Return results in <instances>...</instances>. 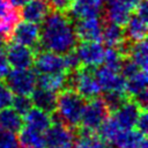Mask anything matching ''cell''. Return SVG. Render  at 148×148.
Returning a JSON list of instances; mask_svg holds the SVG:
<instances>
[{
    "label": "cell",
    "mask_w": 148,
    "mask_h": 148,
    "mask_svg": "<svg viewBox=\"0 0 148 148\" xmlns=\"http://www.w3.org/2000/svg\"><path fill=\"white\" fill-rule=\"evenodd\" d=\"M103 20L117 23L119 25H124L131 13L132 9L128 8L127 6L118 2V1H106V7L103 8Z\"/></svg>",
    "instance_id": "obj_20"
},
{
    "label": "cell",
    "mask_w": 148,
    "mask_h": 148,
    "mask_svg": "<svg viewBox=\"0 0 148 148\" xmlns=\"http://www.w3.org/2000/svg\"><path fill=\"white\" fill-rule=\"evenodd\" d=\"M13 97H14V94L8 88V86L6 84V82H3V81L0 80V109L10 106L12 105Z\"/></svg>",
    "instance_id": "obj_36"
},
{
    "label": "cell",
    "mask_w": 148,
    "mask_h": 148,
    "mask_svg": "<svg viewBox=\"0 0 148 148\" xmlns=\"http://www.w3.org/2000/svg\"><path fill=\"white\" fill-rule=\"evenodd\" d=\"M10 39L15 43L31 47L35 53L43 50L39 44V25L29 21L17 22L10 35Z\"/></svg>",
    "instance_id": "obj_8"
},
{
    "label": "cell",
    "mask_w": 148,
    "mask_h": 148,
    "mask_svg": "<svg viewBox=\"0 0 148 148\" xmlns=\"http://www.w3.org/2000/svg\"><path fill=\"white\" fill-rule=\"evenodd\" d=\"M88 101H89L88 103H84L80 124L81 127L96 132L97 128L101 126V124L110 116V112L108 111L102 98L95 97Z\"/></svg>",
    "instance_id": "obj_5"
},
{
    "label": "cell",
    "mask_w": 148,
    "mask_h": 148,
    "mask_svg": "<svg viewBox=\"0 0 148 148\" xmlns=\"http://www.w3.org/2000/svg\"><path fill=\"white\" fill-rule=\"evenodd\" d=\"M147 57H148V52H147L146 39L133 43L132 49H131V53H130V58L133 59L136 62V65L143 71H147V65H148Z\"/></svg>",
    "instance_id": "obj_28"
},
{
    "label": "cell",
    "mask_w": 148,
    "mask_h": 148,
    "mask_svg": "<svg viewBox=\"0 0 148 148\" xmlns=\"http://www.w3.org/2000/svg\"><path fill=\"white\" fill-rule=\"evenodd\" d=\"M103 1H118V2L127 6L128 8H131L132 12H133V8L135 7V5L139 2V0H103Z\"/></svg>",
    "instance_id": "obj_41"
},
{
    "label": "cell",
    "mask_w": 148,
    "mask_h": 148,
    "mask_svg": "<svg viewBox=\"0 0 148 148\" xmlns=\"http://www.w3.org/2000/svg\"><path fill=\"white\" fill-rule=\"evenodd\" d=\"M130 97L126 95V92L121 91H104L102 101L104 102L108 111L114 112L120 105H123Z\"/></svg>",
    "instance_id": "obj_30"
},
{
    "label": "cell",
    "mask_w": 148,
    "mask_h": 148,
    "mask_svg": "<svg viewBox=\"0 0 148 148\" xmlns=\"http://www.w3.org/2000/svg\"><path fill=\"white\" fill-rule=\"evenodd\" d=\"M147 83V71L140 69L136 74L132 75L128 79H125V92L130 98H132L142 90H146Z\"/></svg>",
    "instance_id": "obj_27"
},
{
    "label": "cell",
    "mask_w": 148,
    "mask_h": 148,
    "mask_svg": "<svg viewBox=\"0 0 148 148\" xmlns=\"http://www.w3.org/2000/svg\"><path fill=\"white\" fill-rule=\"evenodd\" d=\"M21 20V14L17 7H15L10 0H0V32L10 39L14 27Z\"/></svg>",
    "instance_id": "obj_14"
},
{
    "label": "cell",
    "mask_w": 148,
    "mask_h": 148,
    "mask_svg": "<svg viewBox=\"0 0 148 148\" xmlns=\"http://www.w3.org/2000/svg\"><path fill=\"white\" fill-rule=\"evenodd\" d=\"M12 105H13V109L18 114L24 116L32 108V102H31V98L27 95H16L13 97Z\"/></svg>",
    "instance_id": "obj_32"
},
{
    "label": "cell",
    "mask_w": 148,
    "mask_h": 148,
    "mask_svg": "<svg viewBox=\"0 0 148 148\" xmlns=\"http://www.w3.org/2000/svg\"><path fill=\"white\" fill-rule=\"evenodd\" d=\"M49 13L50 7L45 2V0H29L28 2L22 5V9L20 10L21 18L37 24L42 23V21Z\"/></svg>",
    "instance_id": "obj_17"
},
{
    "label": "cell",
    "mask_w": 148,
    "mask_h": 148,
    "mask_svg": "<svg viewBox=\"0 0 148 148\" xmlns=\"http://www.w3.org/2000/svg\"><path fill=\"white\" fill-rule=\"evenodd\" d=\"M5 80L8 88L15 95L30 96L37 87V74L36 71L31 68H14L9 71Z\"/></svg>",
    "instance_id": "obj_4"
},
{
    "label": "cell",
    "mask_w": 148,
    "mask_h": 148,
    "mask_svg": "<svg viewBox=\"0 0 148 148\" xmlns=\"http://www.w3.org/2000/svg\"><path fill=\"white\" fill-rule=\"evenodd\" d=\"M103 12V0H72L67 15L74 21L84 17L99 16Z\"/></svg>",
    "instance_id": "obj_13"
},
{
    "label": "cell",
    "mask_w": 148,
    "mask_h": 148,
    "mask_svg": "<svg viewBox=\"0 0 148 148\" xmlns=\"http://www.w3.org/2000/svg\"><path fill=\"white\" fill-rule=\"evenodd\" d=\"M95 67L82 66L75 72L67 73V88L76 90L84 99H92L101 94V87L94 74Z\"/></svg>",
    "instance_id": "obj_3"
},
{
    "label": "cell",
    "mask_w": 148,
    "mask_h": 148,
    "mask_svg": "<svg viewBox=\"0 0 148 148\" xmlns=\"http://www.w3.org/2000/svg\"><path fill=\"white\" fill-rule=\"evenodd\" d=\"M123 59H124V57L119 53V51L116 47H109L104 52L103 62H104V66L109 67L110 69L119 72L121 62H123Z\"/></svg>",
    "instance_id": "obj_31"
},
{
    "label": "cell",
    "mask_w": 148,
    "mask_h": 148,
    "mask_svg": "<svg viewBox=\"0 0 148 148\" xmlns=\"http://www.w3.org/2000/svg\"><path fill=\"white\" fill-rule=\"evenodd\" d=\"M23 127V118L13 108L0 109V131L18 133Z\"/></svg>",
    "instance_id": "obj_23"
},
{
    "label": "cell",
    "mask_w": 148,
    "mask_h": 148,
    "mask_svg": "<svg viewBox=\"0 0 148 148\" xmlns=\"http://www.w3.org/2000/svg\"><path fill=\"white\" fill-rule=\"evenodd\" d=\"M82 66L97 67L103 64L104 59V46L97 40L81 42L75 49Z\"/></svg>",
    "instance_id": "obj_10"
},
{
    "label": "cell",
    "mask_w": 148,
    "mask_h": 148,
    "mask_svg": "<svg viewBox=\"0 0 148 148\" xmlns=\"http://www.w3.org/2000/svg\"><path fill=\"white\" fill-rule=\"evenodd\" d=\"M29 0H10V2L15 6V7H20L22 5H24L25 2H28Z\"/></svg>",
    "instance_id": "obj_42"
},
{
    "label": "cell",
    "mask_w": 148,
    "mask_h": 148,
    "mask_svg": "<svg viewBox=\"0 0 148 148\" xmlns=\"http://www.w3.org/2000/svg\"><path fill=\"white\" fill-rule=\"evenodd\" d=\"M45 148H73L75 142L74 131L62 124L52 123L44 132Z\"/></svg>",
    "instance_id": "obj_7"
},
{
    "label": "cell",
    "mask_w": 148,
    "mask_h": 148,
    "mask_svg": "<svg viewBox=\"0 0 148 148\" xmlns=\"http://www.w3.org/2000/svg\"><path fill=\"white\" fill-rule=\"evenodd\" d=\"M35 71L43 74L68 73L64 54L49 50H40L35 54Z\"/></svg>",
    "instance_id": "obj_6"
},
{
    "label": "cell",
    "mask_w": 148,
    "mask_h": 148,
    "mask_svg": "<svg viewBox=\"0 0 148 148\" xmlns=\"http://www.w3.org/2000/svg\"><path fill=\"white\" fill-rule=\"evenodd\" d=\"M35 51L18 43H10L6 49V57L14 68H31L35 61Z\"/></svg>",
    "instance_id": "obj_12"
},
{
    "label": "cell",
    "mask_w": 148,
    "mask_h": 148,
    "mask_svg": "<svg viewBox=\"0 0 148 148\" xmlns=\"http://www.w3.org/2000/svg\"><path fill=\"white\" fill-rule=\"evenodd\" d=\"M37 86L58 92L67 88V73H59V74L40 73L37 76Z\"/></svg>",
    "instance_id": "obj_26"
},
{
    "label": "cell",
    "mask_w": 148,
    "mask_h": 148,
    "mask_svg": "<svg viewBox=\"0 0 148 148\" xmlns=\"http://www.w3.org/2000/svg\"><path fill=\"white\" fill-rule=\"evenodd\" d=\"M84 101L86 99L76 90L65 88L60 90L59 95H57L54 112L62 124L69 126L71 128H75L80 125L82 110L86 103Z\"/></svg>",
    "instance_id": "obj_2"
},
{
    "label": "cell",
    "mask_w": 148,
    "mask_h": 148,
    "mask_svg": "<svg viewBox=\"0 0 148 148\" xmlns=\"http://www.w3.org/2000/svg\"><path fill=\"white\" fill-rule=\"evenodd\" d=\"M95 77L103 91H121L125 92V77L119 72L110 69L106 66H97L94 68Z\"/></svg>",
    "instance_id": "obj_11"
},
{
    "label": "cell",
    "mask_w": 148,
    "mask_h": 148,
    "mask_svg": "<svg viewBox=\"0 0 148 148\" xmlns=\"http://www.w3.org/2000/svg\"><path fill=\"white\" fill-rule=\"evenodd\" d=\"M7 42H8V40L6 39V37L0 32V46H2V45H3L5 43H7Z\"/></svg>",
    "instance_id": "obj_43"
},
{
    "label": "cell",
    "mask_w": 148,
    "mask_h": 148,
    "mask_svg": "<svg viewBox=\"0 0 148 148\" xmlns=\"http://www.w3.org/2000/svg\"><path fill=\"white\" fill-rule=\"evenodd\" d=\"M136 130H139L140 132H142L143 134H147V130H148V116H147V110H142L138 117L136 124H135Z\"/></svg>",
    "instance_id": "obj_39"
},
{
    "label": "cell",
    "mask_w": 148,
    "mask_h": 148,
    "mask_svg": "<svg viewBox=\"0 0 148 148\" xmlns=\"http://www.w3.org/2000/svg\"><path fill=\"white\" fill-rule=\"evenodd\" d=\"M76 148H113V146L102 139L96 132L86 130L83 127L77 131Z\"/></svg>",
    "instance_id": "obj_22"
},
{
    "label": "cell",
    "mask_w": 148,
    "mask_h": 148,
    "mask_svg": "<svg viewBox=\"0 0 148 148\" xmlns=\"http://www.w3.org/2000/svg\"><path fill=\"white\" fill-rule=\"evenodd\" d=\"M39 44L43 50L65 54L77 44L74 21L64 12L52 10L39 27Z\"/></svg>",
    "instance_id": "obj_1"
},
{
    "label": "cell",
    "mask_w": 148,
    "mask_h": 148,
    "mask_svg": "<svg viewBox=\"0 0 148 148\" xmlns=\"http://www.w3.org/2000/svg\"><path fill=\"white\" fill-rule=\"evenodd\" d=\"M103 18L99 16L94 17H84L75 21L74 30L80 42L87 40H97L101 42L102 38V29H103Z\"/></svg>",
    "instance_id": "obj_9"
},
{
    "label": "cell",
    "mask_w": 148,
    "mask_h": 148,
    "mask_svg": "<svg viewBox=\"0 0 148 148\" xmlns=\"http://www.w3.org/2000/svg\"><path fill=\"white\" fill-rule=\"evenodd\" d=\"M0 148H20L15 133L0 131Z\"/></svg>",
    "instance_id": "obj_34"
},
{
    "label": "cell",
    "mask_w": 148,
    "mask_h": 148,
    "mask_svg": "<svg viewBox=\"0 0 148 148\" xmlns=\"http://www.w3.org/2000/svg\"><path fill=\"white\" fill-rule=\"evenodd\" d=\"M111 145L116 148H148L146 134L136 128H121L111 141Z\"/></svg>",
    "instance_id": "obj_16"
},
{
    "label": "cell",
    "mask_w": 148,
    "mask_h": 148,
    "mask_svg": "<svg viewBox=\"0 0 148 148\" xmlns=\"http://www.w3.org/2000/svg\"><path fill=\"white\" fill-rule=\"evenodd\" d=\"M64 57H65V61H66V66H67L68 72H75L82 67V64H81L80 58L75 51V47L73 50L68 51L67 53H65Z\"/></svg>",
    "instance_id": "obj_35"
},
{
    "label": "cell",
    "mask_w": 148,
    "mask_h": 148,
    "mask_svg": "<svg viewBox=\"0 0 148 148\" xmlns=\"http://www.w3.org/2000/svg\"><path fill=\"white\" fill-rule=\"evenodd\" d=\"M140 69H141V68L136 65V62H135L133 59H131L130 57H125V58L123 59V62H121V66H120L119 72H120V74H121L125 79H128V77H131L132 75L136 74Z\"/></svg>",
    "instance_id": "obj_33"
},
{
    "label": "cell",
    "mask_w": 148,
    "mask_h": 148,
    "mask_svg": "<svg viewBox=\"0 0 148 148\" xmlns=\"http://www.w3.org/2000/svg\"><path fill=\"white\" fill-rule=\"evenodd\" d=\"M124 38H125V34H124L123 25H119L117 23L109 22V21H104L103 22L101 40H103L104 44L108 47H116V46H118L124 40Z\"/></svg>",
    "instance_id": "obj_24"
},
{
    "label": "cell",
    "mask_w": 148,
    "mask_h": 148,
    "mask_svg": "<svg viewBox=\"0 0 148 148\" xmlns=\"http://www.w3.org/2000/svg\"><path fill=\"white\" fill-rule=\"evenodd\" d=\"M125 38L135 43L142 39H146L147 36V20L142 18L134 12L131 13L127 22L124 24Z\"/></svg>",
    "instance_id": "obj_18"
},
{
    "label": "cell",
    "mask_w": 148,
    "mask_h": 148,
    "mask_svg": "<svg viewBox=\"0 0 148 148\" xmlns=\"http://www.w3.org/2000/svg\"><path fill=\"white\" fill-rule=\"evenodd\" d=\"M72 0H45L50 9L52 10H58V12H64L66 13L71 6Z\"/></svg>",
    "instance_id": "obj_37"
},
{
    "label": "cell",
    "mask_w": 148,
    "mask_h": 148,
    "mask_svg": "<svg viewBox=\"0 0 148 148\" xmlns=\"http://www.w3.org/2000/svg\"><path fill=\"white\" fill-rule=\"evenodd\" d=\"M23 124H25V126L36 130L38 132L44 133L49 126L52 124L51 121V117L50 113L38 109V108H31L24 116H23Z\"/></svg>",
    "instance_id": "obj_21"
},
{
    "label": "cell",
    "mask_w": 148,
    "mask_h": 148,
    "mask_svg": "<svg viewBox=\"0 0 148 148\" xmlns=\"http://www.w3.org/2000/svg\"><path fill=\"white\" fill-rule=\"evenodd\" d=\"M10 71V65L6 57V51L0 46V80H3Z\"/></svg>",
    "instance_id": "obj_38"
},
{
    "label": "cell",
    "mask_w": 148,
    "mask_h": 148,
    "mask_svg": "<svg viewBox=\"0 0 148 148\" xmlns=\"http://www.w3.org/2000/svg\"><path fill=\"white\" fill-rule=\"evenodd\" d=\"M120 130H121V127L117 124V121L114 120V118L109 116V117L101 124V126L97 128L96 133H97L102 139H104L105 141H108V142L111 143V141L114 139V136L118 134V132H119Z\"/></svg>",
    "instance_id": "obj_29"
},
{
    "label": "cell",
    "mask_w": 148,
    "mask_h": 148,
    "mask_svg": "<svg viewBox=\"0 0 148 148\" xmlns=\"http://www.w3.org/2000/svg\"><path fill=\"white\" fill-rule=\"evenodd\" d=\"M142 109L132 98H128L123 105H120L114 112H112V117L121 128L130 130L135 127L138 117Z\"/></svg>",
    "instance_id": "obj_15"
},
{
    "label": "cell",
    "mask_w": 148,
    "mask_h": 148,
    "mask_svg": "<svg viewBox=\"0 0 148 148\" xmlns=\"http://www.w3.org/2000/svg\"><path fill=\"white\" fill-rule=\"evenodd\" d=\"M132 99L142 109V110H147V103H148V92L147 89L142 90L141 92L136 94L134 97H132Z\"/></svg>",
    "instance_id": "obj_40"
},
{
    "label": "cell",
    "mask_w": 148,
    "mask_h": 148,
    "mask_svg": "<svg viewBox=\"0 0 148 148\" xmlns=\"http://www.w3.org/2000/svg\"><path fill=\"white\" fill-rule=\"evenodd\" d=\"M57 95L58 94L56 91L37 87L30 94V96H31L30 98H31L32 105H35L36 108H38L47 113H52L56 110Z\"/></svg>",
    "instance_id": "obj_19"
},
{
    "label": "cell",
    "mask_w": 148,
    "mask_h": 148,
    "mask_svg": "<svg viewBox=\"0 0 148 148\" xmlns=\"http://www.w3.org/2000/svg\"><path fill=\"white\" fill-rule=\"evenodd\" d=\"M17 140L20 148H45L44 134L28 126L18 131Z\"/></svg>",
    "instance_id": "obj_25"
}]
</instances>
